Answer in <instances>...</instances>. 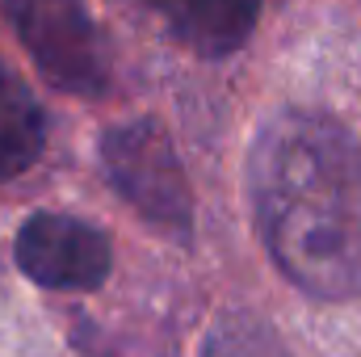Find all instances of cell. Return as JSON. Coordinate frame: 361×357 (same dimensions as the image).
I'll return each instance as SVG.
<instances>
[{
    "label": "cell",
    "instance_id": "obj_5",
    "mask_svg": "<svg viewBox=\"0 0 361 357\" xmlns=\"http://www.w3.org/2000/svg\"><path fill=\"white\" fill-rule=\"evenodd\" d=\"M47 143V114L0 59V181L21 177Z\"/></svg>",
    "mask_w": 361,
    "mask_h": 357
},
{
    "label": "cell",
    "instance_id": "obj_7",
    "mask_svg": "<svg viewBox=\"0 0 361 357\" xmlns=\"http://www.w3.org/2000/svg\"><path fill=\"white\" fill-rule=\"evenodd\" d=\"M202 357H290L281 337L248 311H227L202 341Z\"/></svg>",
    "mask_w": 361,
    "mask_h": 357
},
{
    "label": "cell",
    "instance_id": "obj_4",
    "mask_svg": "<svg viewBox=\"0 0 361 357\" xmlns=\"http://www.w3.org/2000/svg\"><path fill=\"white\" fill-rule=\"evenodd\" d=\"M13 253L21 273L47 290H97L114 265V253L101 227L72 214H51V210L30 214L21 223Z\"/></svg>",
    "mask_w": 361,
    "mask_h": 357
},
{
    "label": "cell",
    "instance_id": "obj_2",
    "mask_svg": "<svg viewBox=\"0 0 361 357\" xmlns=\"http://www.w3.org/2000/svg\"><path fill=\"white\" fill-rule=\"evenodd\" d=\"M101 164L114 181V189L156 227H169L189 236L193 227V189L185 181L173 139L160 122L135 118L122 126H109L101 139Z\"/></svg>",
    "mask_w": 361,
    "mask_h": 357
},
{
    "label": "cell",
    "instance_id": "obj_1",
    "mask_svg": "<svg viewBox=\"0 0 361 357\" xmlns=\"http://www.w3.org/2000/svg\"><path fill=\"white\" fill-rule=\"evenodd\" d=\"M257 231L302 294L361 298V143L328 114L281 109L248 152Z\"/></svg>",
    "mask_w": 361,
    "mask_h": 357
},
{
    "label": "cell",
    "instance_id": "obj_6",
    "mask_svg": "<svg viewBox=\"0 0 361 357\" xmlns=\"http://www.w3.org/2000/svg\"><path fill=\"white\" fill-rule=\"evenodd\" d=\"M160 13L180 42L206 59L240 51L257 25V8L248 4H160Z\"/></svg>",
    "mask_w": 361,
    "mask_h": 357
},
{
    "label": "cell",
    "instance_id": "obj_3",
    "mask_svg": "<svg viewBox=\"0 0 361 357\" xmlns=\"http://www.w3.org/2000/svg\"><path fill=\"white\" fill-rule=\"evenodd\" d=\"M8 21L17 25L25 51L42 68V76L63 92L97 97L109 89V55L101 30L80 4L42 0V4H8Z\"/></svg>",
    "mask_w": 361,
    "mask_h": 357
}]
</instances>
